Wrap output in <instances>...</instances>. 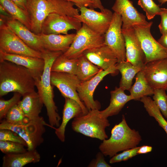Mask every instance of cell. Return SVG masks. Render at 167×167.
Returning a JSON list of instances; mask_svg holds the SVG:
<instances>
[{
    "instance_id": "f6af8a7d",
    "label": "cell",
    "mask_w": 167,
    "mask_h": 167,
    "mask_svg": "<svg viewBox=\"0 0 167 167\" xmlns=\"http://www.w3.org/2000/svg\"><path fill=\"white\" fill-rule=\"evenodd\" d=\"M93 2V8H98L101 11H103L105 8L102 5L101 0H92Z\"/></svg>"
},
{
    "instance_id": "7bdbcfd3",
    "label": "cell",
    "mask_w": 167,
    "mask_h": 167,
    "mask_svg": "<svg viewBox=\"0 0 167 167\" xmlns=\"http://www.w3.org/2000/svg\"><path fill=\"white\" fill-rule=\"evenodd\" d=\"M157 41L161 45L167 49V32L162 34Z\"/></svg>"
},
{
    "instance_id": "d6986e66",
    "label": "cell",
    "mask_w": 167,
    "mask_h": 167,
    "mask_svg": "<svg viewBox=\"0 0 167 167\" xmlns=\"http://www.w3.org/2000/svg\"><path fill=\"white\" fill-rule=\"evenodd\" d=\"M7 61L28 69L35 81L39 80L44 69L45 61L43 58L8 54L0 50V61Z\"/></svg>"
},
{
    "instance_id": "484cf974",
    "label": "cell",
    "mask_w": 167,
    "mask_h": 167,
    "mask_svg": "<svg viewBox=\"0 0 167 167\" xmlns=\"http://www.w3.org/2000/svg\"><path fill=\"white\" fill-rule=\"evenodd\" d=\"M116 67L121 75L119 87L124 91L129 90L131 87L133 79L142 68L134 66L126 60L118 62Z\"/></svg>"
},
{
    "instance_id": "277c9868",
    "label": "cell",
    "mask_w": 167,
    "mask_h": 167,
    "mask_svg": "<svg viewBox=\"0 0 167 167\" xmlns=\"http://www.w3.org/2000/svg\"><path fill=\"white\" fill-rule=\"evenodd\" d=\"M141 140L139 131L130 128L123 115L122 121L113 126L110 137L103 140L99 149L104 156L111 157L119 152L137 147Z\"/></svg>"
},
{
    "instance_id": "f546056e",
    "label": "cell",
    "mask_w": 167,
    "mask_h": 167,
    "mask_svg": "<svg viewBox=\"0 0 167 167\" xmlns=\"http://www.w3.org/2000/svg\"><path fill=\"white\" fill-rule=\"evenodd\" d=\"M62 54L58 56L54 62L51 67V71L64 72L75 75L78 59L68 58L64 56Z\"/></svg>"
},
{
    "instance_id": "ba28073f",
    "label": "cell",
    "mask_w": 167,
    "mask_h": 167,
    "mask_svg": "<svg viewBox=\"0 0 167 167\" xmlns=\"http://www.w3.org/2000/svg\"><path fill=\"white\" fill-rule=\"evenodd\" d=\"M0 50L9 54L43 58L41 53L29 47L5 24L0 26Z\"/></svg>"
},
{
    "instance_id": "7c38bea8",
    "label": "cell",
    "mask_w": 167,
    "mask_h": 167,
    "mask_svg": "<svg viewBox=\"0 0 167 167\" xmlns=\"http://www.w3.org/2000/svg\"><path fill=\"white\" fill-rule=\"evenodd\" d=\"M50 80L51 84L59 90L64 98L73 99L80 105L84 115L88 112V110L79 96L77 88L81 81L75 75L64 72L51 71Z\"/></svg>"
},
{
    "instance_id": "f1b7e54d",
    "label": "cell",
    "mask_w": 167,
    "mask_h": 167,
    "mask_svg": "<svg viewBox=\"0 0 167 167\" xmlns=\"http://www.w3.org/2000/svg\"><path fill=\"white\" fill-rule=\"evenodd\" d=\"M0 2L11 18L20 22L31 30V20L27 10L11 0H0Z\"/></svg>"
},
{
    "instance_id": "836d02e7",
    "label": "cell",
    "mask_w": 167,
    "mask_h": 167,
    "mask_svg": "<svg viewBox=\"0 0 167 167\" xmlns=\"http://www.w3.org/2000/svg\"><path fill=\"white\" fill-rule=\"evenodd\" d=\"M138 4L145 12L148 20L153 19L156 15H159L163 9L153 0H138Z\"/></svg>"
},
{
    "instance_id": "6da1fadb",
    "label": "cell",
    "mask_w": 167,
    "mask_h": 167,
    "mask_svg": "<svg viewBox=\"0 0 167 167\" xmlns=\"http://www.w3.org/2000/svg\"><path fill=\"white\" fill-rule=\"evenodd\" d=\"M35 81L30 71L7 61H0V96L10 92L22 96L35 91Z\"/></svg>"
},
{
    "instance_id": "603a6c76",
    "label": "cell",
    "mask_w": 167,
    "mask_h": 167,
    "mask_svg": "<svg viewBox=\"0 0 167 167\" xmlns=\"http://www.w3.org/2000/svg\"><path fill=\"white\" fill-rule=\"evenodd\" d=\"M41 156L36 149L18 153L5 154L2 158V167H22L31 163L40 161Z\"/></svg>"
},
{
    "instance_id": "60d3db41",
    "label": "cell",
    "mask_w": 167,
    "mask_h": 167,
    "mask_svg": "<svg viewBox=\"0 0 167 167\" xmlns=\"http://www.w3.org/2000/svg\"><path fill=\"white\" fill-rule=\"evenodd\" d=\"M71 2L74 3L77 7L83 6L89 7L91 9L93 8V2L92 0H64Z\"/></svg>"
},
{
    "instance_id": "ffe728a7",
    "label": "cell",
    "mask_w": 167,
    "mask_h": 167,
    "mask_svg": "<svg viewBox=\"0 0 167 167\" xmlns=\"http://www.w3.org/2000/svg\"><path fill=\"white\" fill-rule=\"evenodd\" d=\"M83 54L93 64L103 70L116 66L118 62V59L114 53L104 44L87 50Z\"/></svg>"
},
{
    "instance_id": "83f0119b",
    "label": "cell",
    "mask_w": 167,
    "mask_h": 167,
    "mask_svg": "<svg viewBox=\"0 0 167 167\" xmlns=\"http://www.w3.org/2000/svg\"><path fill=\"white\" fill-rule=\"evenodd\" d=\"M78 59L77 67L75 75L81 82L93 78L101 70L82 54Z\"/></svg>"
},
{
    "instance_id": "ab89813d",
    "label": "cell",
    "mask_w": 167,
    "mask_h": 167,
    "mask_svg": "<svg viewBox=\"0 0 167 167\" xmlns=\"http://www.w3.org/2000/svg\"><path fill=\"white\" fill-rule=\"evenodd\" d=\"M159 15L161 19L158 27L161 33L162 34L167 32V8H163Z\"/></svg>"
},
{
    "instance_id": "3957f363",
    "label": "cell",
    "mask_w": 167,
    "mask_h": 167,
    "mask_svg": "<svg viewBox=\"0 0 167 167\" xmlns=\"http://www.w3.org/2000/svg\"><path fill=\"white\" fill-rule=\"evenodd\" d=\"M62 53L61 52L46 50L42 53L45 61L44 69L40 79L35 81L37 92L46 108L50 126L53 128L59 126L61 118L58 113L54 100L53 85L50 80L51 68L55 60Z\"/></svg>"
},
{
    "instance_id": "9c48e42d",
    "label": "cell",
    "mask_w": 167,
    "mask_h": 167,
    "mask_svg": "<svg viewBox=\"0 0 167 167\" xmlns=\"http://www.w3.org/2000/svg\"><path fill=\"white\" fill-rule=\"evenodd\" d=\"M77 7L80 13L74 17L94 32L104 35L111 22L112 12L106 8L98 12L84 6Z\"/></svg>"
},
{
    "instance_id": "5bb4252c",
    "label": "cell",
    "mask_w": 167,
    "mask_h": 167,
    "mask_svg": "<svg viewBox=\"0 0 167 167\" xmlns=\"http://www.w3.org/2000/svg\"><path fill=\"white\" fill-rule=\"evenodd\" d=\"M117 71L116 66L106 70L101 69L93 78L87 81L81 82L77 88L79 96L88 111L100 109L101 104L98 101L94 100L93 98L94 91L105 76L109 74H114Z\"/></svg>"
},
{
    "instance_id": "d590c367",
    "label": "cell",
    "mask_w": 167,
    "mask_h": 167,
    "mask_svg": "<svg viewBox=\"0 0 167 167\" xmlns=\"http://www.w3.org/2000/svg\"><path fill=\"white\" fill-rule=\"evenodd\" d=\"M22 144L15 142L0 141V150L5 154H15L27 151L28 150Z\"/></svg>"
},
{
    "instance_id": "7dc6e473",
    "label": "cell",
    "mask_w": 167,
    "mask_h": 167,
    "mask_svg": "<svg viewBox=\"0 0 167 167\" xmlns=\"http://www.w3.org/2000/svg\"><path fill=\"white\" fill-rule=\"evenodd\" d=\"M157 1L161 5L167 2V0H157Z\"/></svg>"
},
{
    "instance_id": "4fadbf2b",
    "label": "cell",
    "mask_w": 167,
    "mask_h": 167,
    "mask_svg": "<svg viewBox=\"0 0 167 167\" xmlns=\"http://www.w3.org/2000/svg\"><path fill=\"white\" fill-rule=\"evenodd\" d=\"M82 23L74 16L53 13L49 14L43 22L41 33L67 34L69 30L78 31Z\"/></svg>"
},
{
    "instance_id": "d6a6232c",
    "label": "cell",
    "mask_w": 167,
    "mask_h": 167,
    "mask_svg": "<svg viewBox=\"0 0 167 167\" xmlns=\"http://www.w3.org/2000/svg\"><path fill=\"white\" fill-rule=\"evenodd\" d=\"M164 88H156L154 90L153 100L162 114L167 119V94Z\"/></svg>"
},
{
    "instance_id": "ac0fdd59",
    "label": "cell",
    "mask_w": 167,
    "mask_h": 167,
    "mask_svg": "<svg viewBox=\"0 0 167 167\" xmlns=\"http://www.w3.org/2000/svg\"><path fill=\"white\" fill-rule=\"evenodd\" d=\"M5 21L7 26L30 48L41 53L46 50L39 35L33 33L20 22L11 17H6Z\"/></svg>"
},
{
    "instance_id": "1f68e13d",
    "label": "cell",
    "mask_w": 167,
    "mask_h": 167,
    "mask_svg": "<svg viewBox=\"0 0 167 167\" xmlns=\"http://www.w3.org/2000/svg\"><path fill=\"white\" fill-rule=\"evenodd\" d=\"M4 119L12 125L22 124L28 122L30 120L18 104L9 110Z\"/></svg>"
},
{
    "instance_id": "74e56055",
    "label": "cell",
    "mask_w": 167,
    "mask_h": 167,
    "mask_svg": "<svg viewBox=\"0 0 167 167\" xmlns=\"http://www.w3.org/2000/svg\"><path fill=\"white\" fill-rule=\"evenodd\" d=\"M0 141L18 143L27 147V144L25 141L18 134L10 129H0Z\"/></svg>"
},
{
    "instance_id": "ee69618b",
    "label": "cell",
    "mask_w": 167,
    "mask_h": 167,
    "mask_svg": "<svg viewBox=\"0 0 167 167\" xmlns=\"http://www.w3.org/2000/svg\"><path fill=\"white\" fill-rule=\"evenodd\" d=\"M21 8L26 10L27 0H11Z\"/></svg>"
},
{
    "instance_id": "52a82bcc",
    "label": "cell",
    "mask_w": 167,
    "mask_h": 167,
    "mask_svg": "<svg viewBox=\"0 0 167 167\" xmlns=\"http://www.w3.org/2000/svg\"><path fill=\"white\" fill-rule=\"evenodd\" d=\"M104 43V35L96 33L82 23L70 47L62 54L69 58H77L86 50L101 46Z\"/></svg>"
},
{
    "instance_id": "e0dca14e",
    "label": "cell",
    "mask_w": 167,
    "mask_h": 167,
    "mask_svg": "<svg viewBox=\"0 0 167 167\" xmlns=\"http://www.w3.org/2000/svg\"><path fill=\"white\" fill-rule=\"evenodd\" d=\"M112 9L121 16L122 29L135 25H146L149 23L146 20V16L139 12L130 0H115Z\"/></svg>"
},
{
    "instance_id": "2e32d148",
    "label": "cell",
    "mask_w": 167,
    "mask_h": 167,
    "mask_svg": "<svg viewBox=\"0 0 167 167\" xmlns=\"http://www.w3.org/2000/svg\"><path fill=\"white\" fill-rule=\"evenodd\" d=\"M141 70L153 89H165L167 85V58L148 62L144 65Z\"/></svg>"
},
{
    "instance_id": "b9f144b4",
    "label": "cell",
    "mask_w": 167,
    "mask_h": 167,
    "mask_svg": "<svg viewBox=\"0 0 167 167\" xmlns=\"http://www.w3.org/2000/svg\"><path fill=\"white\" fill-rule=\"evenodd\" d=\"M152 148L148 145H143L140 146L137 152L138 154H146L152 151Z\"/></svg>"
},
{
    "instance_id": "f35d334b",
    "label": "cell",
    "mask_w": 167,
    "mask_h": 167,
    "mask_svg": "<svg viewBox=\"0 0 167 167\" xmlns=\"http://www.w3.org/2000/svg\"><path fill=\"white\" fill-rule=\"evenodd\" d=\"M104 155L101 152H98L95 159H93L88 166L89 167H110L111 166L105 161Z\"/></svg>"
},
{
    "instance_id": "44dd1931",
    "label": "cell",
    "mask_w": 167,
    "mask_h": 167,
    "mask_svg": "<svg viewBox=\"0 0 167 167\" xmlns=\"http://www.w3.org/2000/svg\"><path fill=\"white\" fill-rule=\"evenodd\" d=\"M40 36L45 49L53 52L64 53L70 47L72 43L76 33L67 34L41 33Z\"/></svg>"
},
{
    "instance_id": "8992f818",
    "label": "cell",
    "mask_w": 167,
    "mask_h": 167,
    "mask_svg": "<svg viewBox=\"0 0 167 167\" xmlns=\"http://www.w3.org/2000/svg\"><path fill=\"white\" fill-rule=\"evenodd\" d=\"M109 125L107 118L102 117L98 109L89 110L87 114L74 118L71 123L75 131L102 141L108 138L105 129Z\"/></svg>"
},
{
    "instance_id": "c3c4849f",
    "label": "cell",
    "mask_w": 167,
    "mask_h": 167,
    "mask_svg": "<svg viewBox=\"0 0 167 167\" xmlns=\"http://www.w3.org/2000/svg\"><path fill=\"white\" fill-rule=\"evenodd\" d=\"M165 90H166V91H167V85L166 87V88Z\"/></svg>"
},
{
    "instance_id": "bcb514c9",
    "label": "cell",
    "mask_w": 167,
    "mask_h": 167,
    "mask_svg": "<svg viewBox=\"0 0 167 167\" xmlns=\"http://www.w3.org/2000/svg\"><path fill=\"white\" fill-rule=\"evenodd\" d=\"M0 13L1 14H2L3 15L11 17L10 15L6 11L4 8L0 4Z\"/></svg>"
},
{
    "instance_id": "cb8c5ba5",
    "label": "cell",
    "mask_w": 167,
    "mask_h": 167,
    "mask_svg": "<svg viewBox=\"0 0 167 167\" xmlns=\"http://www.w3.org/2000/svg\"><path fill=\"white\" fill-rule=\"evenodd\" d=\"M22 97L18 104L26 116L29 119L39 117L44 104L37 92L28 93Z\"/></svg>"
},
{
    "instance_id": "4dcf8cb0",
    "label": "cell",
    "mask_w": 167,
    "mask_h": 167,
    "mask_svg": "<svg viewBox=\"0 0 167 167\" xmlns=\"http://www.w3.org/2000/svg\"><path fill=\"white\" fill-rule=\"evenodd\" d=\"M140 101L143 104L144 107L149 115L155 118L167 135V121L153 100L149 96H144L142 97Z\"/></svg>"
},
{
    "instance_id": "4316f807",
    "label": "cell",
    "mask_w": 167,
    "mask_h": 167,
    "mask_svg": "<svg viewBox=\"0 0 167 167\" xmlns=\"http://www.w3.org/2000/svg\"><path fill=\"white\" fill-rule=\"evenodd\" d=\"M135 76V82L129 90L132 100L140 101L143 96L153 95L154 89L149 84L143 71L141 70Z\"/></svg>"
},
{
    "instance_id": "8d00e7d4",
    "label": "cell",
    "mask_w": 167,
    "mask_h": 167,
    "mask_svg": "<svg viewBox=\"0 0 167 167\" xmlns=\"http://www.w3.org/2000/svg\"><path fill=\"white\" fill-rule=\"evenodd\" d=\"M140 147L123 151L119 154H117L111 157L109 162L110 164L128 160L138 155L137 152Z\"/></svg>"
},
{
    "instance_id": "7a4b0ae2",
    "label": "cell",
    "mask_w": 167,
    "mask_h": 167,
    "mask_svg": "<svg viewBox=\"0 0 167 167\" xmlns=\"http://www.w3.org/2000/svg\"><path fill=\"white\" fill-rule=\"evenodd\" d=\"M72 2L64 0H27L26 9L31 20V31L39 34L46 18L55 13L75 16L79 14Z\"/></svg>"
},
{
    "instance_id": "5b68a950",
    "label": "cell",
    "mask_w": 167,
    "mask_h": 167,
    "mask_svg": "<svg viewBox=\"0 0 167 167\" xmlns=\"http://www.w3.org/2000/svg\"><path fill=\"white\" fill-rule=\"evenodd\" d=\"M1 122L0 129H10L18 134L26 143L28 150L36 149L43 143V135L46 131L45 126H49L40 116L30 119L28 122L22 124H11L4 119Z\"/></svg>"
},
{
    "instance_id": "8fae6325",
    "label": "cell",
    "mask_w": 167,
    "mask_h": 167,
    "mask_svg": "<svg viewBox=\"0 0 167 167\" xmlns=\"http://www.w3.org/2000/svg\"><path fill=\"white\" fill-rule=\"evenodd\" d=\"M122 24L121 16L114 12L110 25L104 35V44L114 53L118 62L126 60L125 42L122 32Z\"/></svg>"
},
{
    "instance_id": "d4e9b609",
    "label": "cell",
    "mask_w": 167,
    "mask_h": 167,
    "mask_svg": "<svg viewBox=\"0 0 167 167\" xmlns=\"http://www.w3.org/2000/svg\"><path fill=\"white\" fill-rule=\"evenodd\" d=\"M124 90L120 87H116L114 90L110 92V102L108 107L100 111L101 116L105 118L119 113L125 104L133 100L130 95H126Z\"/></svg>"
},
{
    "instance_id": "9a60e30c",
    "label": "cell",
    "mask_w": 167,
    "mask_h": 167,
    "mask_svg": "<svg viewBox=\"0 0 167 167\" xmlns=\"http://www.w3.org/2000/svg\"><path fill=\"white\" fill-rule=\"evenodd\" d=\"M124 37L126 61L142 69L146 62V57L140 41L134 27L122 29Z\"/></svg>"
},
{
    "instance_id": "e575fe53",
    "label": "cell",
    "mask_w": 167,
    "mask_h": 167,
    "mask_svg": "<svg viewBox=\"0 0 167 167\" xmlns=\"http://www.w3.org/2000/svg\"><path fill=\"white\" fill-rule=\"evenodd\" d=\"M22 95L18 92H15L12 97L8 100L0 99V120L5 119L9 110L13 106L18 104L21 100Z\"/></svg>"
},
{
    "instance_id": "7402d4cb",
    "label": "cell",
    "mask_w": 167,
    "mask_h": 167,
    "mask_svg": "<svg viewBox=\"0 0 167 167\" xmlns=\"http://www.w3.org/2000/svg\"><path fill=\"white\" fill-rule=\"evenodd\" d=\"M64 98L62 122L59 127L54 128L56 135L62 142L65 141V129L68 122L73 118L84 115L82 108L76 101L69 98Z\"/></svg>"
},
{
    "instance_id": "30bf717a",
    "label": "cell",
    "mask_w": 167,
    "mask_h": 167,
    "mask_svg": "<svg viewBox=\"0 0 167 167\" xmlns=\"http://www.w3.org/2000/svg\"><path fill=\"white\" fill-rule=\"evenodd\" d=\"M153 24L133 26L141 43L146 57L145 63L152 61L167 58V49L161 45L151 34L150 29Z\"/></svg>"
}]
</instances>
